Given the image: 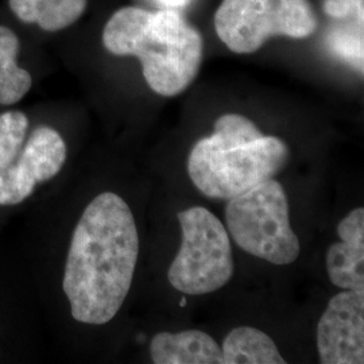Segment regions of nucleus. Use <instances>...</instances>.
<instances>
[{"label":"nucleus","instance_id":"f257e3e1","mask_svg":"<svg viewBox=\"0 0 364 364\" xmlns=\"http://www.w3.org/2000/svg\"><path fill=\"white\" fill-rule=\"evenodd\" d=\"M139 255V235L120 196H96L82 212L66 258L63 287L73 318L105 326L130 291Z\"/></svg>","mask_w":364,"mask_h":364},{"label":"nucleus","instance_id":"f03ea898","mask_svg":"<svg viewBox=\"0 0 364 364\" xmlns=\"http://www.w3.org/2000/svg\"><path fill=\"white\" fill-rule=\"evenodd\" d=\"M105 48L114 55H134L149 87L161 96H177L195 80L204 52L203 37L181 13L123 7L107 22Z\"/></svg>","mask_w":364,"mask_h":364},{"label":"nucleus","instance_id":"7ed1b4c3","mask_svg":"<svg viewBox=\"0 0 364 364\" xmlns=\"http://www.w3.org/2000/svg\"><path fill=\"white\" fill-rule=\"evenodd\" d=\"M289 149L277 136L224 146L210 136L195 144L188 173L196 188L210 198L231 200L274 178L287 164Z\"/></svg>","mask_w":364,"mask_h":364},{"label":"nucleus","instance_id":"20e7f679","mask_svg":"<svg viewBox=\"0 0 364 364\" xmlns=\"http://www.w3.org/2000/svg\"><path fill=\"white\" fill-rule=\"evenodd\" d=\"M27 131L23 112L0 115V205L21 204L65 165L66 144L60 132L41 126L27 138Z\"/></svg>","mask_w":364,"mask_h":364},{"label":"nucleus","instance_id":"39448f33","mask_svg":"<svg viewBox=\"0 0 364 364\" xmlns=\"http://www.w3.org/2000/svg\"><path fill=\"white\" fill-rule=\"evenodd\" d=\"M225 220L235 243L273 264H290L299 258V240L289 219L284 186L274 178L228 200Z\"/></svg>","mask_w":364,"mask_h":364},{"label":"nucleus","instance_id":"423d86ee","mask_svg":"<svg viewBox=\"0 0 364 364\" xmlns=\"http://www.w3.org/2000/svg\"><path fill=\"white\" fill-rule=\"evenodd\" d=\"M177 218L181 224L182 243L168 273L171 287L189 296L219 290L234 274L227 230L212 212L203 207L185 209Z\"/></svg>","mask_w":364,"mask_h":364},{"label":"nucleus","instance_id":"0eeeda50","mask_svg":"<svg viewBox=\"0 0 364 364\" xmlns=\"http://www.w3.org/2000/svg\"><path fill=\"white\" fill-rule=\"evenodd\" d=\"M215 28L231 52L250 54L273 37H311L317 18L309 0H223Z\"/></svg>","mask_w":364,"mask_h":364},{"label":"nucleus","instance_id":"6e6552de","mask_svg":"<svg viewBox=\"0 0 364 364\" xmlns=\"http://www.w3.org/2000/svg\"><path fill=\"white\" fill-rule=\"evenodd\" d=\"M323 364L364 363V293L346 290L329 301L317 326Z\"/></svg>","mask_w":364,"mask_h":364},{"label":"nucleus","instance_id":"1a4fd4ad","mask_svg":"<svg viewBox=\"0 0 364 364\" xmlns=\"http://www.w3.org/2000/svg\"><path fill=\"white\" fill-rule=\"evenodd\" d=\"M150 353L156 364H223L216 340L197 329L158 333L151 338Z\"/></svg>","mask_w":364,"mask_h":364},{"label":"nucleus","instance_id":"9d476101","mask_svg":"<svg viewBox=\"0 0 364 364\" xmlns=\"http://www.w3.org/2000/svg\"><path fill=\"white\" fill-rule=\"evenodd\" d=\"M223 364H285L273 338L252 326H237L221 346Z\"/></svg>","mask_w":364,"mask_h":364},{"label":"nucleus","instance_id":"9b49d317","mask_svg":"<svg viewBox=\"0 0 364 364\" xmlns=\"http://www.w3.org/2000/svg\"><path fill=\"white\" fill-rule=\"evenodd\" d=\"M19 21L38 25L45 31L72 26L87 10L88 0H9Z\"/></svg>","mask_w":364,"mask_h":364},{"label":"nucleus","instance_id":"f8f14e48","mask_svg":"<svg viewBox=\"0 0 364 364\" xmlns=\"http://www.w3.org/2000/svg\"><path fill=\"white\" fill-rule=\"evenodd\" d=\"M19 39L9 27L0 26V105L21 102L33 85V77L16 63Z\"/></svg>","mask_w":364,"mask_h":364},{"label":"nucleus","instance_id":"ddd939ff","mask_svg":"<svg viewBox=\"0 0 364 364\" xmlns=\"http://www.w3.org/2000/svg\"><path fill=\"white\" fill-rule=\"evenodd\" d=\"M326 273L335 287L364 293V247L332 245L326 251Z\"/></svg>","mask_w":364,"mask_h":364},{"label":"nucleus","instance_id":"4468645a","mask_svg":"<svg viewBox=\"0 0 364 364\" xmlns=\"http://www.w3.org/2000/svg\"><path fill=\"white\" fill-rule=\"evenodd\" d=\"M215 132L239 144L257 141L263 136L250 119L237 114H227L219 117L215 124Z\"/></svg>","mask_w":364,"mask_h":364},{"label":"nucleus","instance_id":"2eb2a0df","mask_svg":"<svg viewBox=\"0 0 364 364\" xmlns=\"http://www.w3.org/2000/svg\"><path fill=\"white\" fill-rule=\"evenodd\" d=\"M338 237L352 246L364 247V209L350 212L338 225Z\"/></svg>","mask_w":364,"mask_h":364},{"label":"nucleus","instance_id":"dca6fc26","mask_svg":"<svg viewBox=\"0 0 364 364\" xmlns=\"http://www.w3.org/2000/svg\"><path fill=\"white\" fill-rule=\"evenodd\" d=\"M324 9L333 18H346L352 11L363 15V0H326Z\"/></svg>","mask_w":364,"mask_h":364},{"label":"nucleus","instance_id":"f3484780","mask_svg":"<svg viewBox=\"0 0 364 364\" xmlns=\"http://www.w3.org/2000/svg\"><path fill=\"white\" fill-rule=\"evenodd\" d=\"M159 1L164 3L168 9L176 10V9H178V7H183L188 0H159Z\"/></svg>","mask_w":364,"mask_h":364},{"label":"nucleus","instance_id":"a211bd4d","mask_svg":"<svg viewBox=\"0 0 364 364\" xmlns=\"http://www.w3.org/2000/svg\"><path fill=\"white\" fill-rule=\"evenodd\" d=\"M185 304H186V299H181V306H185Z\"/></svg>","mask_w":364,"mask_h":364}]
</instances>
